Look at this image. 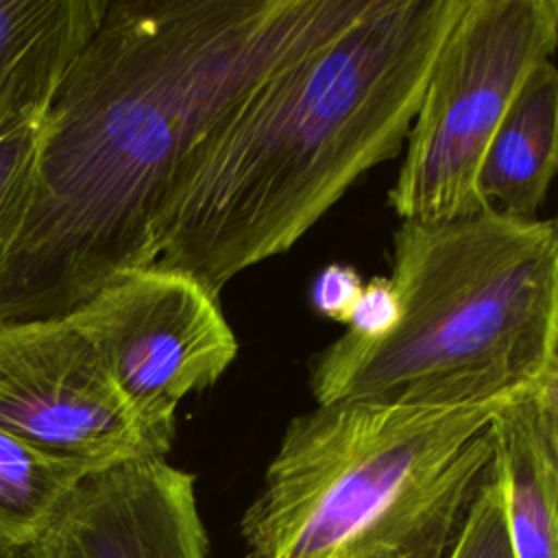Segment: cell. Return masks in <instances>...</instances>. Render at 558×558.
<instances>
[{
	"label": "cell",
	"mask_w": 558,
	"mask_h": 558,
	"mask_svg": "<svg viewBox=\"0 0 558 558\" xmlns=\"http://www.w3.org/2000/svg\"><path fill=\"white\" fill-rule=\"evenodd\" d=\"M360 0H109L50 102L0 323L61 318L155 264L157 218L211 124Z\"/></svg>",
	"instance_id": "cell-1"
},
{
	"label": "cell",
	"mask_w": 558,
	"mask_h": 558,
	"mask_svg": "<svg viewBox=\"0 0 558 558\" xmlns=\"http://www.w3.org/2000/svg\"><path fill=\"white\" fill-rule=\"evenodd\" d=\"M464 0H362L201 137L157 218L155 264L220 290L290 251L371 168L392 159Z\"/></svg>",
	"instance_id": "cell-2"
},
{
	"label": "cell",
	"mask_w": 558,
	"mask_h": 558,
	"mask_svg": "<svg viewBox=\"0 0 558 558\" xmlns=\"http://www.w3.org/2000/svg\"><path fill=\"white\" fill-rule=\"evenodd\" d=\"M390 281L401 320L386 338L344 331L310 357L316 405L508 403L558 353V220H401Z\"/></svg>",
	"instance_id": "cell-3"
},
{
	"label": "cell",
	"mask_w": 558,
	"mask_h": 558,
	"mask_svg": "<svg viewBox=\"0 0 558 558\" xmlns=\"http://www.w3.org/2000/svg\"><path fill=\"white\" fill-rule=\"evenodd\" d=\"M501 405L296 414L240 519V558H449L490 475Z\"/></svg>",
	"instance_id": "cell-4"
},
{
	"label": "cell",
	"mask_w": 558,
	"mask_h": 558,
	"mask_svg": "<svg viewBox=\"0 0 558 558\" xmlns=\"http://www.w3.org/2000/svg\"><path fill=\"white\" fill-rule=\"evenodd\" d=\"M556 48L558 0H464L388 190V205L401 220L490 209L477 192L486 148L530 72Z\"/></svg>",
	"instance_id": "cell-5"
},
{
	"label": "cell",
	"mask_w": 558,
	"mask_h": 558,
	"mask_svg": "<svg viewBox=\"0 0 558 558\" xmlns=\"http://www.w3.org/2000/svg\"><path fill=\"white\" fill-rule=\"evenodd\" d=\"M65 318L92 342L131 412L168 451L179 403L214 386L238 355L218 294L159 264L102 286Z\"/></svg>",
	"instance_id": "cell-6"
},
{
	"label": "cell",
	"mask_w": 558,
	"mask_h": 558,
	"mask_svg": "<svg viewBox=\"0 0 558 558\" xmlns=\"http://www.w3.org/2000/svg\"><path fill=\"white\" fill-rule=\"evenodd\" d=\"M0 429L87 473L168 456L65 316L0 323Z\"/></svg>",
	"instance_id": "cell-7"
},
{
	"label": "cell",
	"mask_w": 558,
	"mask_h": 558,
	"mask_svg": "<svg viewBox=\"0 0 558 558\" xmlns=\"http://www.w3.org/2000/svg\"><path fill=\"white\" fill-rule=\"evenodd\" d=\"M26 558H207L196 477L166 458L87 473Z\"/></svg>",
	"instance_id": "cell-8"
},
{
	"label": "cell",
	"mask_w": 558,
	"mask_h": 558,
	"mask_svg": "<svg viewBox=\"0 0 558 558\" xmlns=\"http://www.w3.org/2000/svg\"><path fill=\"white\" fill-rule=\"evenodd\" d=\"M109 0H0V109L48 113Z\"/></svg>",
	"instance_id": "cell-9"
},
{
	"label": "cell",
	"mask_w": 558,
	"mask_h": 558,
	"mask_svg": "<svg viewBox=\"0 0 558 558\" xmlns=\"http://www.w3.org/2000/svg\"><path fill=\"white\" fill-rule=\"evenodd\" d=\"M558 174V68L541 61L495 131L477 192L497 211L534 218Z\"/></svg>",
	"instance_id": "cell-10"
},
{
	"label": "cell",
	"mask_w": 558,
	"mask_h": 558,
	"mask_svg": "<svg viewBox=\"0 0 558 558\" xmlns=\"http://www.w3.org/2000/svg\"><path fill=\"white\" fill-rule=\"evenodd\" d=\"M493 445L512 558H558V464L538 432L527 395L497 410Z\"/></svg>",
	"instance_id": "cell-11"
},
{
	"label": "cell",
	"mask_w": 558,
	"mask_h": 558,
	"mask_svg": "<svg viewBox=\"0 0 558 558\" xmlns=\"http://www.w3.org/2000/svg\"><path fill=\"white\" fill-rule=\"evenodd\" d=\"M85 475L0 429V543L28 549Z\"/></svg>",
	"instance_id": "cell-12"
},
{
	"label": "cell",
	"mask_w": 558,
	"mask_h": 558,
	"mask_svg": "<svg viewBox=\"0 0 558 558\" xmlns=\"http://www.w3.org/2000/svg\"><path fill=\"white\" fill-rule=\"evenodd\" d=\"M449 558H512L504 490L493 469L469 508Z\"/></svg>",
	"instance_id": "cell-13"
},
{
	"label": "cell",
	"mask_w": 558,
	"mask_h": 558,
	"mask_svg": "<svg viewBox=\"0 0 558 558\" xmlns=\"http://www.w3.org/2000/svg\"><path fill=\"white\" fill-rule=\"evenodd\" d=\"M401 320V299L390 277H373L364 288L347 320V333L375 342L386 338Z\"/></svg>",
	"instance_id": "cell-14"
},
{
	"label": "cell",
	"mask_w": 558,
	"mask_h": 558,
	"mask_svg": "<svg viewBox=\"0 0 558 558\" xmlns=\"http://www.w3.org/2000/svg\"><path fill=\"white\" fill-rule=\"evenodd\" d=\"M364 288L362 275L347 264H327L312 283L314 310L336 323H344Z\"/></svg>",
	"instance_id": "cell-15"
},
{
	"label": "cell",
	"mask_w": 558,
	"mask_h": 558,
	"mask_svg": "<svg viewBox=\"0 0 558 558\" xmlns=\"http://www.w3.org/2000/svg\"><path fill=\"white\" fill-rule=\"evenodd\" d=\"M538 432L558 464V353L527 392Z\"/></svg>",
	"instance_id": "cell-16"
},
{
	"label": "cell",
	"mask_w": 558,
	"mask_h": 558,
	"mask_svg": "<svg viewBox=\"0 0 558 558\" xmlns=\"http://www.w3.org/2000/svg\"><path fill=\"white\" fill-rule=\"evenodd\" d=\"M0 558H26V556H24V549H17L13 545L0 543Z\"/></svg>",
	"instance_id": "cell-17"
}]
</instances>
